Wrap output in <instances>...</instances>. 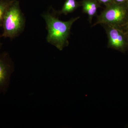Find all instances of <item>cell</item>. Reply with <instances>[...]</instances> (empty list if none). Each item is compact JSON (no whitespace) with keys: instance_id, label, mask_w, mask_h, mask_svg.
<instances>
[{"instance_id":"obj_1","label":"cell","mask_w":128,"mask_h":128,"mask_svg":"<svg viewBox=\"0 0 128 128\" xmlns=\"http://www.w3.org/2000/svg\"><path fill=\"white\" fill-rule=\"evenodd\" d=\"M41 16L45 21L48 30L47 42L60 50L68 46V38L72 26L80 17L63 21L59 20L56 14L50 12H44Z\"/></svg>"},{"instance_id":"obj_2","label":"cell","mask_w":128,"mask_h":128,"mask_svg":"<svg viewBox=\"0 0 128 128\" xmlns=\"http://www.w3.org/2000/svg\"><path fill=\"white\" fill-rule=\"evenodd\" d=\"M25 22L19 2L13 0L4 16L2 26L3 31L1 37L12 39L18 36L24 30Z\"/></svg>"},{"instance_id":"obj_3","label":"cell","mask_w":128,"mask_h":128,"mask_svg":"<svg viewBox=\"0 0 128 128\" xmlns=\"http://www.w3.org/2000/svg\"><path fill=\"white\" fill-rule=\"evenodd\" d=\"M108 25L120 28L128 24V8L122 3L113 2L105 6L104 10L97 16L96 21L92 25Z\"/></svg>"},{"instance_id":"obj_4","label":"cell","mask_w":128,"mask_h":128,"mask_svg":"<svg viewBox=\"0 0 128 128\" xmlns=\"http://www.w3.org/2000/svg\"><path fill=\"white\" fill-rule=\"evenodd\" d=\"M14 70V63L8 53L0 52V93L4 94L7 92Z\"/></svg>"},{"instance_id":"obj_5","label":"cell","mask_w":128,"mask_h":128,"mask_svg":"<svg viewBox=\"0 0 128 128\" xmlns=\"http://www.w3.org/2000/svg\"><path fill=\"white\" fill-rule=\"evenodd\" d=\"M107 35L108 48L123 51L125 49L127 42L126 34L120 28L102 25Z\"/></svg>"},{"instance_id":"obj_6","label":"cell","mask_w":128,"mask_h":128,"mask_svg":"<svg viewBox=\"0 0 128 128\" xmlns=\"http://www.w3.org/2000/svg\"><path fill=\"white\" fill-rule=\"evenodd\" d=\"M80 3L82 12L87 14L89 22L91 23L92 18L96 16L98 10L100 7V4L97 0H82Z\"/></svg>"},{"instance_id":"obj_7","label":"cell","mask_w":128,"mask_h":128,"mask_svg":"<svg viewBox=\"0 0 128 128\" xmlns=\"http://www.w3.org/2000/svg\"><path fill=\"white\" fill-rule=\"evenodd\" d=\"M80 6V2L76 0H66L62 9L57 13L66 15L73 12Z\"/></svg>"},{"instance_id":"obj_8","label":"cell","mask_w":128,"mask_h":128,"mask_svg":"<svg viewBox=\"0 0 128 128\" xmlns=\"http://www.w3.org/2000/svg\"><path fill=\"white\" fill-rule=\"evenodd\" d=\"M13 0H0V27L2 26L4 16Z\"/></svg>"},{"instance_id":"obj_9","label":"cell","mask_w":128,"mask_h":128,"mask_svg":"<svg viewBox=\"0 0 128 128\" xmlns=\"http://www.w3.org/2000/svg\"><path fill=\"white\" fill-rule=\"evenodd\" d=\"M100 4L106 6L113 2V0H97Z\"/></svg>"},{"instance_id":"obj_10","label":"cell","mask_w":128,"mask_h":128,"mask_svg":"<svg viewBox=\"0 0 128 128\" xmlns=\"http://www.w3.org/2000/svg\"><path fill=\"white\" fill-rule=\"evenodd\" d=\"M127 0H113V1L118 3H123Z\"/></svg>"},{"instance_id":"obj_11","label":"cell","mask_w":128,"mask_h":128,"mask_svg":"<svg viewBox=\"0 0 128 128\" xmlns=\"http://www.w3.org/2000/svg\"><path fill=\"white\" fill-rule=\"evenodd\" d=\"M0 38H1V36L0 35ZM2 43L1 42H0V50L2 48Z\"/></svg>"},{"instance_id":"obj_12","label":"cell","mask_w":128,"mask_h":128,"mask_svg":"<svg viewBox=\"0 0 128 128\" xmlns=\"http://www.w3.org/2000/svg\"><path fill=\"white\" fill-rule=\"evenodd\" d=\"M127 35H128V33H127Z\"/></svg>"},{"instance_id":"obj_13","label":"cell","mask_w":128,"mask_h":128,"mask_svg":"<svg viewBox=\"0 0 128 128\" xmlns=\"http://www.w3.org/2000/svg\"></svg>"}]
</instances>
